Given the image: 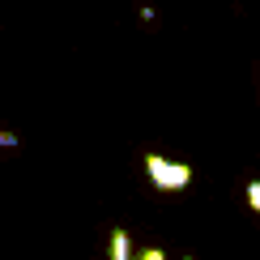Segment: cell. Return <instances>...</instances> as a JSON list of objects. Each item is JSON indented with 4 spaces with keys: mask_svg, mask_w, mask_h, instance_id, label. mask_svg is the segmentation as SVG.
<instances>
[{
    "mask_svg": "<svg viewBox=\"0 0 260 260\" xmlns=\"http://www.w3.org/2000/svg\"><path fill=\"white\" fill-rule=\"evenodd\" d=\"M256 81H260V73H256Z\"/></svg>",
    "mask_w": 260,
    "mask_h": 260,
    "instance_id": "ba28073f",
    "label": "cell"
},
{
    "mask_svg": "<svg viewBox=\"0 0 260 260\" xmlns=\"http://www.w3.org/2000/svg\"><path fill=\"white\" fill-rule=\"evenodd\" d=\"M17 145H21V137L9 133V128H0V149H17Z\"/></svg>",
    "mask_w": 260,
    "mask_h": 260,
    "instance_id": "5b68a950",
    "label": "cell"
},
{
    "mask_svg": "<svg viewBox=\"0 0 260 260\" xmlns=\"http://www.w3.org/2000/svg\"><path fill=\"white\" fill-rule=\"evenodd\" d=\"M133 260H167V252L162 247H141V252H133Z\"/></svg>",
    "mask_w": 260,
    "mask_h": 260,
    "instance_id": "277c9868",
    "label": "cell"
},
{
    "mask_svg": "<svg viewBox=\"0 0 260 260\" xmlns=\"http://www.w3.org/2000/svg\"><path fill=\"white\" fill-rule=\"evenodd\" d=\"M137 17H141V21H158V13H154V5H141V9H137Z\"/></svg>",
    "mask_w": 260,
    "mask_h": 260,
    "instance_id": "8992f818",
    "label": "cell"
},
{
    "mask_svg": "<svg viewBox=\"0 0 260 260\" xmlns=\"http://www.w3.org/2000/svg\"><path fill=\"white\" fill-rule=\"evenodd\" d=\"M145 179L158 192H183L192 183V167L188 162H171L162 154H145Z\"/></svg>",
    "mask_w": 260,
    "mask_h": 260,
    "instance_id": "6da1fadb",
    "label": "cell"
},
{
    "mask_svg": "<svg viewBox=\"0 0 260 260\" xmlns=\"http://www.w3.org/2000/svg\"><path fill=\"white\" fill-rule=\"evenodd\" d=\"M183 260H197V256H183Z\"/></svg>",
    "mask_w": 260,
    "mask_h": 260,
    "instance_id": "52a82bcc",
    "label": "cell"
},
{
    "mask_svg": "<svg viewBox=\"0 0 260 260\" xmlns=\"http://www.w3.org/2000/svg\"><path fill=\"white\" fill-rule=\"evenodd\" d=\"M243 192H247V205H252V209L260 213V179H252V183H247Z\"/></svg>",
    "mask_w": 260,
    "mask_h": 260,
    "instance_id": "3957f363",
    "label": "cell"
},
{
    "mask_svg": "<svg viewBox=\"0 0 260 260\" xmlns=\"http://www.w3.org/2000/svg\"><path fill=\"white\" fill-rule=\"evenodd\" d=\"M133 252H137V247H133V239H128V231H124V226H115L111 243H107V256H111V260H133Z\"/></svg>",
    "mask_w": 260,
    "mask_h": 260,
    "instance_id": "7a4b0ae2",
    "label": "cell"
}]
</instances>
